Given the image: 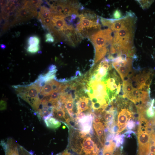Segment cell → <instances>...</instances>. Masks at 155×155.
Here are the masks:
<instances>
[{"label": "cell", "mask_w": 155, "mask_h": 155, "mask_svg": "<svg viewBox=\"0 0 155 155\" xmlns=\"http://www.w3.org/2000/svg\"><path fill=\"white\" fill-rule=\"evenodd\" d=\"M136 18L133 13L129 12L125 16L120 19H114L110 27L112 31L116 32L123 28L131 25H135Z\"/></svg>", "instance_id": "cell-4"}, {"label": "cell", "mask_w": 155, "mask_h": 155, "mask_svg": "<svg viewBox=\"0 0 155 155\" xmlns=\"http://www.w3.org/2000/svg\"><path fill=\"white\" fill-rule=\"evenodd\" d=\"M82 14L86 18L96 22L98 17H96L95 14L93 12L90 10H84Z\"/></svg>", "instance_id": "cell-14"}, {"label": "cell", "mask_w": 155, "mask_h": 155, "mask_svg": "<svg viewBox=\"0 0 155 155\" xmlns=\"http://www.w3.org/2000/svg\"><path fill=\"white\" fill-rule=\"evenodd\" d=\"M75 75L76 76H80L82 75V74L80 71L77 70L75 72Z\"/></svg>", "instance_id": "cell-30"}, {"label": "cell", "mask_w": 155, "mask_h": 155, "mask_svg": "<svg viewBox=\"0 0 155 155\" xmlns=\"http://www.w3.org/2000/svg\"><path fill=\"white\" fill-rule=\"evenodd\" d=\"M28 44L29 45L33 44L39 45L40 42V39L36 36L30 37L28 40Z\"/></svg>", "instance_id": "cell-16"}, {"label": "cell", "mask_w": 155, "mask_h": 155, "mask_svg": "<svg viewBox=\"0 0 155 155\" xmlns=\"http://www.w3.org/2000/svg\"><path fill=\"white\" fill-rule=\"evenodd\" d=\"M89 99L85 96H82L79 98V100L76 102L77 109V113L87 110H88L90 111L91 109L88 105Z\"/></svg>", "instance_id": "cell-9"}, {"label": "cell", "mask_w": 155, "mask_h": 155, "mask_svg": "<svg viewBox=\"0 0 155 155\" xmlns=\"http://www.w3.org/2000/svg\"><path fill=\"white\" fill-rule=\"evenodd\" d=\"M54 38L53 37L51 38L45 39V42L48 43H52L54 42Z\"/></svg>", "instance_id": "cell-26"}, {"label": "cell", "mask_w": 155, "mask_h": 155, "mask_svg": "<svg viewBox=\"0 0 155 155\" xmlns=\"http://www.w3.org/2000/svg\"><path fill=\"white\" fill-rule=\"evenodd\" d=\"M56 66L55 65L52 64L49 66L48 69L49 71H53L55 70L56 69Z\"/></svg>", "instance_id": "cell-25"}, {"label": "cell", "mask_w": 155, "mask_h": 155, "mask_svg": "<svg viewBox=\"0 0 155 155\" xmlns=\"http://www.w3.org/2000/svg\"><path fill=\"white\" fill-rule=\"evenodd\" d=\"M93 126L98 137L99 142L101 145L104 146L105 139L104 132V126L102 123L101 122L97 124L93 123Z\"/></svg>", "instance_id": "cell-8"}, {"label": "cell", "mask_w": 155, "mask_h": 155, "mask_svg": "<svg viewBox=\"0 0 155 155\" xmlns=\"http://www.w3.org/2000/svg\"><path fill=\"white\" fill-rule=\"evenodd\" d=\"M4 150L5 155H33L23 147L15 144L8 145Z\"/></svg>", "instance_id": "cell-7"}, {"label": "cell", "mask_w": 155, "mask_h": 155, "mask_svg": "<svg viewBox=\"0 0 155 155\" xmlns=\"http://www.w3.org/2000/svg\"><path fill=\"white\" fill-rule=\"evenodd\" d=\"M6 46L4 44H0L1 48L2 49H4L6 48Z\"/></svg>", "instance_id": "cell-31"}, {"label": "cell", "mask_w": 155, "mask_h": 155, "mask_svg": "<svg viewBox=\"0 0 155 155\" xmlns=\"http://www.w3.org/2000/svg\"><path fill=\"white\" fill-rule=\"evenodd\" d=\"M139 155H148L150 146V135L146 132L138 131Z\"/></svg>", "instance_id": "cell-5"}, {"label": "cell", "mask_w": 155, "mask_h": 155, "mask_svg": "<svg viewBox=\"0 0 155 155\" xmlns=\"http://www.w3.org/2000/svg\"><path fill=\"white\" fill-rule=\"evenodd\" d=\"M18 95L31 106L38 98L41 88L37 83L34 82L28 86H16Z\"/></svg>", "instance_id": "cell-1"}, {"label": "cell", "mask_w": 155, "mask_h": 155, "mask_svg": "<svg viewBox=\"0 0 155 155\" xmlns=\"http://www.w3.org/2000/svg\"><path fill=\"white\" fill-rule=\"evenodd\" d=\"M53 92L52 85L50 81L45 83L41 89L40 94L45 97L51 95Z\"/></svg>", "instance_id": "cell-13"}, {"label": "cell", "mask_w": 155, "mask_h": 155, "mask_svg": "<svg viewBox=\"0 0 155 155\" xmlns=\"http://www.w3.org/2000/svg\"><path fill=\"white\" fill-rule=\"evenodd\" d=\"M61 91L59 89L54 92L47 99L49 101L56 102L59 100Z\"/></svg>", "instance_id": "cell-15"}, {"label": "cell", "mask_w": 155, "mask_h": 155, "mask_svg": "<svg viewBox=\"0 0 155 155\" xmlns=\"http://www.w3.org/2000/svg\"><path fill=\"white\" fill-rule=\"evenodd\" d=\"M7 108L6 102L3 100H1L0 101V110H3L6 109Z\"/></svg>", "instance_id": "cell-24"}, {"label": "cell", "mask_w": 155, "mask_h": 155, "mask_svg": "<svg viewBox=\"0 0 155 155\" xmlns=\"http://www.w3.org/2000/svg\"><path fill=\"white\" fill-rule=\"evenodd\" d=\"M136 126L135 122L133 120H130L127 122L126 129L127 130H131L135 128Z\"/></svg>", "instance_id": "cell-20"}, {"label": "cell", "mask_w": 155, "mask_h": 155, "mask_svg": "<svg viewBox=\"0 0 155 155\" xmlns=\"http://www.w3.org/2000/svg\"><path fill=\"white\" fill-rule=\"evenodd\" d=\"M53 116L55 118L58 120L64 123L66 119V113L64 108L62 106L61 107L57 108H54L53 111Z\"/></svg>", "instance_id": "cell-11"}, {"label": "cell", "mask_w": 155, "mask_h": 155, "mask_svg": "<svg viewBox=\"0 0 155 155\" xmlns=\"http://www.w3.org/2000/svg\"><path fill=\"white\" fill-rule=\"evenodd\" d=\"M55 24L57 27L61 28L64 25L66 24L64 18L57 20Z\"/></svg>", "instance_id": "cell-21"}, {"label": "cell", "mask_w": 155, "mask_h": 155, "mask_svg": "<svg viewBox=\"0 0 155 155\" xmlns=\"http://www.w3.org/2000/svg\"><path fill=\"white\" fill-rule=\"evenodd\" d=\"M112 31L110 28L97 32L89 37L93 43L95 50L103 47H106L111 44L113 36Z\"/></svg>", "instance_id": "cell-2"}, {"label": "cell", "mask_w": 155, "mask_h": 155, "mask_svg": "<svg viewBox=\"0 0 155 155\" xmlns=\"http://www.w3.org/2000/svg\"><path fill=\"white\" fill-rule=\"evenodd\" d=\"M71 16L72 20L74 21L78 16L76 14H73L71 15Z\"/></svg>", "instance_id": "cell-29"}, {"label": "cell", "mask_w": 155, "mask_h": 155, "mask_svg": "<svg viewBox=\"0 0 155 155\" xmlns=\"http://www.w3.org/2000/svg\"><path fill=\"white\" fill-rule=\"evenodd\" d=\"M6 1H1L0 5H1V6L3 8L4 7V6H5V5H6Z\"/></svg>", "instance_id": "cell-28"}, {"label": "cell", "mask_w": 155, "mask_h": 155, "mask_svg": "<svg viewBox=\"0 0 155 155\" xmlns=\"http://www.w3.org/2000/svg\"><path fill=\"white\" fill-rule=\"evenodd\" d=\"M107 77L106 80V91L110 100L119 94L121 90V84L119 78L115 71L111 75H109L108 78Z\"/></svg>", "instance_id": "cell-3"}, {"label": "cell", "mask_w": 155, "mask_h": 155, "mask_svg": "<svg viewBox=\"0 0 155 155\" xmlns=\"http://www.w3.org/2000/svg\"><path fill=\"white\" fill-rule=\"evenodd\" d=\"M40 49L39 44H33L29 45L27 49V52L31 54H35L38 52Z\"/></svg>", "instance_id": "cell-17"}, {"label": "cell", "mask_w": 155, "mask_h": 155, "mask_svg": "<svg viewBox=\"0 0 155 155\" xmlns=\"http://www.w3.org/2000/svg\"><path fill=\"white\" fill-rule=\"evenodd\" d=\"M40 12L42 14L50 12V9L44 6L40 7Z\"/></svg>", "instance_id": "cell-23"}, {"label": "cell", "mask_w": 155, "mask_h": 155, "mask_svg": "<svg viewBox=\"0 0 155 155\" xmlns=\"http://www.w3.org/2000/svg\"><path fill=\"white\" fill-rule=\"evenodd\" d=\"M138 1L142 6V8L144 9L148 7L153 2V1H152L146 0Z\"/></svg>", "instance_id": "cell-19"}, {"label": "cell", "mask_w": 155, "mask_h": 155, "mask_svg": "<svg viewBox=\"0 0 155 155\" xmlns=\"http://www.w3.org/2000/svg\"><path fill=\"white\" fill-rule=\"evenodd\" d=\"M53 37V36L52 35L51 33H47L45 35V38L46 39L51 38Z\"/></svg>", "instance_id": "cell-27"}, {"label": "cell", "mask_w": 155, "mask_h": 155, "mask_svg": "<svg viewBox=\"0 0 155 155\" xmlns=\"http://www.w3.org/2000/svg\"><path fill=\"white\" fill-rule=\"evenodd\" d=\"M38 53H42V51H38Z\"/></svg>", "instance_id": "cell-32"}, {"label": "cell", "mask_w": 155, "mask_h": 155, "mask_svg": "<svg viewBox=\"0 0 155 155\" xmlns=\"http://www.w3.org/2000/svg\"><path fill=\"white\" fill-rule=\"evenodd\" d=\"M44 120L47 127L50 128L56 129L61 125V122L59 120L53 117L46 118Z\"/></svg>", "instance_id": "cell-12"}, {"label": "cell", "mask_w": 155, "mask_h": 155, "mask_svg": "<svg viewBox=\"0 0 155 155\" xmlns=\"http://www.w3.org/2000/svg\"><path fill=\"white\" fill-rule=\"evenodd\" d=\"M100 21L103 26L110 27L114 19H107L100 17Z\"/></svg>", "instance_id": "cell-18"}, {"label": "cell", "mask_w": 155, "mask_h": 155, "mask_svg": "<svg viewBox=\"0 0 155 155\" xmlns=\"http://www.w3.org/2000/svg\"><path fill=\"white\" fill-rule=\"evenodd\" d=\"M152 75L149 72H143L133 77L131 80L135 82V84L137 87L140 85L144 84L147 79Z\"/></svg>", "instance_id": "cell-10"}, {"label": "cell", "mask_w": 155, "mask_h": 155, "mask_svg": "<svg viewBox=\"0 0 155 155\" xmlns=\"http://www.w3.org/2000/svg\"><path fill=\"white\" fill-rule=\"evenodd\" d=\"M122 16L120 11L117 9L115 11L113 14V18L115 20L119 19L122 18Z\"/></svg>", "instance_id": "cell-22"}, {"label": "cell", "mask_w": 155, "mask_h": 155, "mask_svg": "<svg viewBox=\"0 0 155 155\" xmlns=\"http://www.w3.org/2000/svg\"><path fill=\"white\" fill-rule=\"evenodd\" d=\"M132 117V113L129 110L126 108L121 109L117 117V125L119 128V133L125 130L127 122Z\"/></svg>", "instance_id": "cell-6"}]
</instances>
